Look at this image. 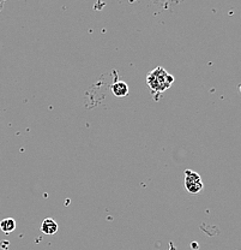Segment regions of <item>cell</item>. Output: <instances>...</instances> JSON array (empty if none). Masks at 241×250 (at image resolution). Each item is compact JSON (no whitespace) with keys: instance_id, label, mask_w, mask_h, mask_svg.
<instances>
[{"instance_id":"cell-1","label":"cell","mask_w":241,"mask_h":250,"mask_svg":"<svg viewBox=\"0 0 241 250\" xmlns=\"http://www.w3.org/2000/svg\"><path fill=\"white\" fill-rule=\"evenodd\" d=\"M147 82L151 89V93L154 95H159L172 85V83L174 82V78L170 76L163 67H156L154 71L148 75Z\"/></svg>"},{"instance_id":"cell-2","label":"cell","mask_w":241,"mask_h":250,"mask_svg":"<svg viewBox=\"0 0 241 250\" xmlns=\"http://www.w3.org/2000/svg\"><path fill=\"white\" fill-rule=\"evenodd\" d=\"M185 187L191 194H198L203 190V182L201 176L197 172L186 170L185 171Z\"/></svg>"},{"instance_id":"cell-3","label":"cell","mask_w":241,"mask_h":250,"mask_svg":"<svg viewBox=\"0 0 241 250\" xmlns=\"http://www.w3.org/2000/svg\"><path fill=\"white\" fill-rule=\"evenodd\" d=\"M111 89H112V93L116 98H125L130 93L128 83L124 82V81H116V82H114Z\"/></svg>"},{"instance_id":"cell-4","label":"cell","mask_w":241,"mask_h":250,"mask_svg":"<svg viewBox=\"0 0 241 250\" xmlns=\"http://www.w3.org/2000/svg\"><path fill=\"white\" fill-rule=\"evenodd\" d=\"M58 224L56 223V220L52 218H47L42 221V225H41V231L45 234H56L58 232Z\"/></svg>"},{"instance_id":"cell-5","label":"cell","mask_w":241,"mask_h":250,"mask_svg":"<svg viewBox=\"0 0 241 250\" xmlns=\"http://www.w3.org/2000/svg\"><path fill=\"white\" fill-rule=\"evenodd\" d=\"M0 230L4 233H11L16 230V220L14 218H5L0 221Z\"/></svg>"},{"instance_id":"cell-6","label":"cell","mask_w":241,"mask_h":250,"mask_svg":"<svg viewBox=\"0 0 241 250\" xmlns=\"http://www.w3.org/2000/svg\"><path fill=\"white\" fill-rule=\"evenodd\" d=\"M5 1H6V0H0V11H1V10H2V6H4Z\"/></svg>"},{"instance_id":"cell-7","label":"cell","mask_w":241,"mask_h":250,"mask_svg":"<svg viewBox=\"0 0 241 250\" xmlns=\"http://www.w3.org/2000/svg\"><path fill=\"white\" fill-rule=\"evenodd\" d=\"M240 93H241V84H240Z\"/></svg>"}]
</instances>
